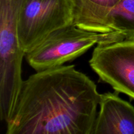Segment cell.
Wrapping results in <instances>:
<instances>
[{"label":"cell","mask_w":134,"mask_h":134,"mask_svg":"<svg viewBox=\"0 0 134 134\" xmlns=\"http://www.w3.org/2000/svg\"><path fill=\"white\" fill-rule=\"evenodd\" d=\"M100 96L74 65L37 71L23 81L6 134H91Z\"/></svg>","instance_id":"cell-1"},{"label":"cell","mask_w":134,"mask_h":134,"mask_svg":"<svg viewBox=\"0 0 134 134\" xmlns=\"http://www.w3.org/2000/svg\"><path fill=\"white\" fill-rule=\"evenodd\" d=\"M24 0H0V116L7 122L18 99L25 53L18 34V16Z\"/></svg>","instance_id":"cell-2"},{"label":"cell","mask_w":134,"mask_h":134,"mask_svg":"<svg viewBox=\"0 0 134 134\" xmlns=\"http://www.w3.org/2000/svg\"><path fill=\"white\" fill-rule=\"evenodd\" d=\"M115 32L82 30L74 24L54 31L25 54L29 65L37 71L56 68L74 60L95 44L119 41Z\"/></svg>","instance_id":"cell-3"},{"label":"cell","mask_w":134,"mask_h":134,"mask_svg":"<svg viewBox=\"0 0 134 134\" xmlns=\"http://www.w3.org/2000/svg\"><path fill=\"white\" fill-rule=\"evenodd\" d=\"M74 24V0H24L18 16V34L25 54L47 37Z\"/></svg>","instance_id":"cell-4"},{"label":"cell","mask_w":134,"mask_h":134,"mask_svg":"<svg viewBox=\"0 0 134 134\" xmlns=\"http://www.w3.org/2000/svg\"><path fill=\"white\" fill-rule=\"evenodd\" d=\"M89 64L101 81L134 99V40L97 44Z\"/></svg>","instance_id":"cell-5"},{"label":"cell","mask_w":134,"mask_h":134,"mask_svg":"<svg viewBox=\"0 0 134 134\" xmlns=\"http://www.w3.org/2000/svg\"><path fill=\"white\" fill-rule=\"evenodd\" d=\"M91 134H134V107L118 92L101 94Z\"/></svg>","instance_id":"cell-6"},{"label":"cell","mask_w":134,"mask_h":134,"mask_svg":"<svg viewBox=\"0 0 134 134\" xmlns=\"http://www.w3.org/2000/svg\"><path fill=\"white\" fill-rule=\"evenodd\" d=\"M121 0H74V24L98 33L108 32L109 16Z\"/></svg>","instance_id":"cell-7"},{"label":"cell","mask_w":134,"mask_h":134,"mask_svg":"<svg viewBox=\"0 0 134 134\" xmlns=\"http://www.w3.org/2000/svg\"><path fill=\"white\" fill-rule=\"evenodd\" d=\"M107 27L121 41L134 40V0H121L109 16Z\"/></svg>","instance_id":"cell-8"}]
</instances>
